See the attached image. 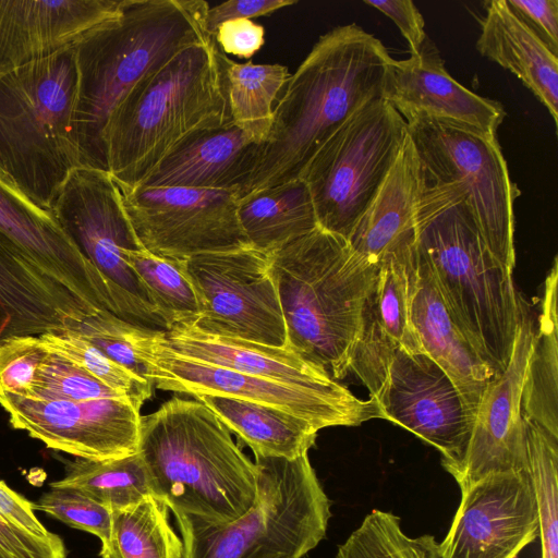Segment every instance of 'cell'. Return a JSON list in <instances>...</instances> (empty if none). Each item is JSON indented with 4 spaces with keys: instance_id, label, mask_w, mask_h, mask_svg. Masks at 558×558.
Returning <instances> with one entry per match:
<instances>
[{
    "instance_id": "obj_1",
    "label": "cell",
    "mask_w": 558,
    "mask_h": 558,
    "mask_svg": "<svg viewBox=\"0 0 558 558\" xmlns=\"http://www.w3.org/2000/svg\"><path fill=\"white\" fill-rule=\"evenodd\" d=\"M392 60L378 38L355 24L322 35L284 85L242 197L300 179L313 155L347 120L383 98Z\"/></svg>"
},
{
    "instance_id": "obj_2",
    "label": "cell",
    "mask_w": 558,
    "mask_h": 558,
    "mask_svg": "<svg viewBox=\"0 0 558 558\" xmlns=\"http://www.w3.org/2000/svg\"><path fill=\"white\" fill-rule=\"evenodd\" d=\"M204 0H122L75 46L74 128L81 167L108 172L104 133L121 101L185 48L210 40Z\"/></svg>"
},
{
    "instance_id": "obj_3",
    "label": "cell",
    "mask_w": 558,
    "mask_h": 558,
    "mask_svg": "<svg viewBox=\"0 0 558 558\" xmlns=\"http://www.w3.org/2000/svg\"><path fill=\"white\" fill-rule=\"evenodd\" d=\"M416 227V254L451 318L494 374L502 373L525 303L512 271L489 251L454 185L423 182Z\"/></svg>"
},
{
    "instance_id": "obj_4",
    "label": "cell",
    "mask_w": 558,
    "mask_h": 558,
    "mask_svg": "<svg viewBox=\"0 0 558 558\" xmlns=\"http://www.w3.org/2000/svg\"><path fill=\"white\" fill-rule=\"evenodd\" d=\"M138 452L153 496L186 518L221 524L257 496V468L198 400L173 397L141 416Z\"/></svg>"
},
{
    "instance_id": "obj_5",
    "label": "cell",
    "mask_w": 558,
    "mask_h": 558,
    "mask_svg": "<svg viewBox=\"0 0 558 558\" xmlns=\"http://www.w3.org/2000/svg\"><path fill=\"white\" fill-rule=\"evenodd\" d=\"M286 347L335 380L349 374L364 302L379 265L322 228L269 253Z\"/></svg>"
},
{
    "instance_id": "obj_6",
    "label": "cell",
    "mask_w": 558,
    "mask_h": 558,
    "mask_svg": "<svg viewBox=\"0 0 558 558\" xmlns=\"http://www.w3.org/2000/svg\"><path fill=\"white\" fill-rule=\"evenodd\" d=\"M230 121L215 39L190 46L110 116L104 133L108 172L119 187H136L186 138Z\"/></svg>"
},
{
    "instance_id": "obj_7",
    "label": "cell",
    "mask_w": 558,
    "mask_h": 558,
    "mask_svg": "<svg viewBox=\"0 0 558 558\" xmlns=\"http://www.w3.org/2000/svg\"><path fill=\"white\" fill-rule=\"evenodd\" d=\"M75 46L0 75V171L50 210L81 167Z\"/></svg>"
},
{
    "instance_id": "obj_8",
    "label": "cell",
    "mask_w": 558,
    "mask_h": 558,
    "mask_svg": "<svg viewBox=\"0 0 558 558\" xmlns=\"http://www.w3.org/2000/svg\"><path fill=\"white\" fill-rule=\"evenodd\" d=\"M254 462L257 496L241 517L214 524L173 514L183 558H303L326 537L331 501L308 453Z\"/></svg>"
},
{
    "instance_id": "obj_9",
    "label": "cell",
    "mask_w": 558,
    "mask_h": 558,
    "mask_svg": "<svg viewBox=\"0 0 558 558\" xmlns=\"http://www.w3.org/2000/svg\"><path fill=\"white\" fill-rule=\"evenodd\" d=\"M124 330L136 356L145 365L146 379L158 389L196 399L219 396L272 407L306 421L318 430L384 418L374 399H359L338 381L316 388L293 386L183 356L166 343L160 330L128 322Z\"/></svg>"
},
{
    "instance_id": "obj_10",
    "label": "cell",
    "mask_w": 558,
    "mask_h": 558,
    "mask_svg": "<svg viewBox=\"0 0 558 558\" xmlns=\"http://www.w3.org/2000/svg\"><path fill=\"white\" fill-rule=\"evenodd\" d=\"M408 124L384 98L347 120L313 155L300 174L318 227L350 236L396 162Z\"/></svg>"
},
{
    "instance_id": "obj_11",
    "label": "cell",
    "mask_w": 558,
    "mask_h": 558,
    "mask_svg": "<svg viewBox=\"0 0 558 558\" xmlns=\"http://www.w3.org/2000/svg\"><path fill=\"white\" fill-rule=\"evenodd\" d=\"M407 124L423 182L459 187L485 244L513 271L514 203L521 192L497 136L430 119Z\"/></svg>"
},
{
    "instance_id": "obj_12",
    "label": "cell",
    "mask_w": 558,
    "mask_h": 558,
    "mask_svg": "<svg viewBox=\"0 0 558 558\" xmlns=\"http://www.w3.org/2000/svg\"><path fill=\"white\" fill-rule=\"evenodd\" d=\"M178 264L199 302V314L186 323L206 333L287 348L269 253L244 246L198 254Z\"/></svg>"
},
{
    "instance_id": "obj_13",
    "label": "cell",
    "mask_w": 558,
    "mask_h": 558,
    "mask_svg": "<svg viewBox=\"0 0 558 558\" xmlns=\"http://www.w3.org/2000/svg\"><path fill=\"white\" fill-rule=\"evenodd\" d=\"M0 238L24 259L95 311L145 325L150 306L105 277L78 250L52 211L32 202L0 171Z\"/></svg>"
},
{
    "instance_id": "obj_14",
    "label": "cell",
    "mask_w": 558,
    "mask_h": 558,
    "mask_svg": "<svg viewBox=\"0 0 558 558\" xmlns=\"http://www.w3.org/2000/svg\"><path fill=\"white\" fill-rule=\"evenodd\" d=\"M140 246L173 260L251 246L238 217V193L193 187H119Z\"/></svg>"
},
{
    "instance_id": "obj_15",
    "label": "cell",
    "mask_w": 558,
    "mask_h": 558,
    "mask_svg": "<svg viewBox=\"0 0 558 558\" xmlns=\"http://www.w3.org/2000/svg\"><path fill=\"white\" fill-rule=\"evenodd\" d=\"M0 405L14 428L78 459L107 461L138 452L140 410L125 399L44 400L4 393Z\"/></svg>"
},
{
    "instance_id": "obj_16",
    "label": "cell",
    "mask_w": 558,
    "mask_h": 558,
    "mask_svg": "<svg viewBox=\"0 0 558 558\" xmlns=\"http://www.w3.org/2000/svg\"><path fill=\"white\" fill-rule=\"evenodd\" d=\"M51 211L81 253L105 277L157 310L150 292L125 259L126 251L142 247L123 209L120 189L109 172L87 167L74 169Z\"/></svg>"
},
{
    "instance_id": "obj_17",
    "label": "cell",
    "mask_w": 558,
    "mask_h": 558,
    "mask_svg": "<svg viewBox=\"0 0 558 558\" xmlns=\"http://www.w3.org/2000/svg\"><path fill=\"white\" fill-rule=\"evenodd\" d=\"M378 405L385 420L435 447L448 473L460 464L473 417L452 380L427 354L397 350Z\"/></svg>"
},
{
    "instance_id": "obj_18",
    "label": "cell",
    "mask_w": 558,
    "mask_h": 558,
    "mask_svg": "<svg viewBox=\"0 0 558 558\" xmlns=\"http://www.w3.org/2000/svg\"><path fill=\"white\" fill-rule=\"evenodd\" d=\"M534 323L532 310L525 302L509 363L487 385L464 457L449 473L461 493L492 474L527 472L526 422L521 397Z\"/></svg>"
},
{
    "instance_id": "obj_19",
    "label": "cell",
    "mask_w": 558,
    "mask_h": 558,
    "mask_svg": "<svg viewBox=\"0 0 558 558\" xmlns=\"http://www.w3.org/2000/svg\"><path fill=\"white\" fill-rule=\"evenodd\" d=\"M538 537L527 472L492 474L461 493L440 558H518Z\"/></svg>"
},
{
    "instance_id": "obj_20",
    "label": "cell",
    "mask_w": 558,
    "mask_h": 558,
    "mask_svg": "<svg viewBox=\"0 0 558 558\" xmlns=\"http://www.w3.org/2000/svg\"><path fill=\"white\" fill-rule=\"evenodd\" d=\"M383 98L407 123L430 119L497 136L506 117L500 102L471 92L450 75L428 39L409 58L391 61Z\"/></svg>"
},
{
    "instance_id": "obj_21",
    "label": "cell",
    "mask_w": 558,
    "mask_h": 558,
    "mask_svg": "<svg viewBox=\"0 0 558 558\" xmlns=\"http://www.w3.org/2000/svg\"><path fill=\"white\" fill-rule=\"evenodd\" d=\"M416 260L389 257L379 264L376 281L363 305L349 373L368 389L377 403L398 349L423 352L411 322Z\"/></svg>"
},
{
    "instance_id": "obj_22",
    "label": "cell",
    "mask_w": 558,
    "mask_h": 558,
    "mask_svg": "<svg viewBox=\"0 0 558 558\" xmlns=\"http://www.w3.org/2000/svg\"><path fill=\"white\" fill-rule=\"evenodd\" d=\"M122 0H0V75L76 44Z\"/></svg>"
},
{
    "instance_id": "obj_23",
    "label": "cell",
    "mask_w": 558,
    "mask_h": 558,
    "mask_svg": "<svg viewBox=\"0 0 558 558\" xmlns=\"http://www.w3.org/2000/svg\"><path fill=\"white\" fill-rule=\"evenodd\" d=\"M263 144L233 124L193 134L138 185L233 191L244 195Z\"/></svg>"
},
{
    "instance_id": "obj_24",
    "label": "cell",
    "mask_w": 558,
    "mask_h": 558,
    "mask_svg": "<svg viewBox=\"0 0 558 558\" xmlns=\"http://www.w3.org/2000/svg\"><path fill=\"white\" fill-rule=\"evenodd\" d=\"M422 186L420 161L408 134L396 162L347 240L352 251L376 265L389 257L415 262Z\"/></svg>"
},
{
    "instance_id": "obj_25",
    "label": "cell",
    "mask_w": 558,
    "mask_h": 558,
    "mask_svg": "<svg viewBox=\"0 0 558 558\" xmlns=\"http://www.w3.org/2000/svg\"><path fill=\"white\" fill-rule=\"evenodd\" d=\"M411 322L422 351L449 376L474 420L483 393L496 375L451 318L430 270L418 256Z\"/></svg>"
},
{
    "instance_id": "obj_26",
    "label": "cell",
    "mask_w": 558,
    "mask_h": 558,
    "mask_svg": "<svg viewBox=\"0 0 558 558\" xmlns=\"http://www.w3.org/2000/svg\"><path fill=\"white\" fill-rule=\"evenodd\" d=\"M162 336L172 350L199 362L293 386L316 388L337 383L323 367L289 348L206 333L186 322L172 323Z\"/></svg>"
},
{
    "instance_id": "obj_27",
    "label": "cell",
    "mask_w": 558,
    "mask_h": 558,
    "mask_svg": "<svg viewBox=\"0 0 558 558\" xmlns=\"http://www.w3.org/2000/svg\"><path fill=\"white\" fill-rule=\"evenodd\" d=\"M477 51L512 72L546 107L558 123V54L508 7L506 0L486 2Z\"/></svg>"
},
{
    "instance_id": "obj_28",
    "label": "cell",
    "mask_w": 558,
    "mask_h": 558,
    "mask_svg": "<svg viewBox=\"0 0 558 558\" xmlns=\"http://www.w3.org/2000/svg\"><path fill=\"white\" fill-rule=\"evenodd\" d=\"M205 404L255 456L294 459L308 453L318 429L279 409L244 400L203 396Z\"/></svg>"
},
{
    "instance_id": "obj_29",
    "label": "cell",
    "mask_w": 558,
    "mask_h": 558,
    "mask_svg": "<svg viewBox=\"0 0 558 558\" xmlns=\"http://www.w3.org/2000/svg\"><path fill=\"white\" fill-rule=\"evenodd\" d=\"M557 257L548 272L524 374L521 407L525 421L558 438Z\"/></svg>"
},
{
    "instance_id": "obj_30",
    "label": "cell",
    "mask_w": 558,
    "mask_h": 558,
    "mask_svg": "<svg viewBox=\"0 0 558 558\" xmlns=\"http://www.w3.org/2000/svg\"><path fill=\"white\" fill-rule=\"evenodd\" d=\"M238 217L250 245L265 253L318 228L312 197L302 179L242 197Z\"/></svg>"
},
{
    "instance_id": "obj_31",
    "label": "cell",
    "mask_w": 558,
    "mask_h": 558,
    "mask_svg": "<svg viewBox=\"0 0 558 558\" xmlns=\"http://www.w3.org/2000/svg\"><path fill=\"white\" fill-rule=\"evenodd\" d=\"M222 81L233 124L263 144L274 120V102L290 77L281 64L238 63L219 49Z\"/></svg>"
},
{
    "instance_id": "obj_32",
    "label": "cell",
    "mask_w": 558,
    "mask_h": 558,
    "mask_svg": "<svg viewBox=\"0 0 558 558\" xmlns=\"http://www.w3.org/2000/svg\"><path fill=\"white\" fill-rule=\"evenodd\" d=\"M50 487L80 489L112 513L153 495L147 469L140 452L107 461L77 458L66 463L64 477L50 483Z\"/></svg>"
},
{
    "instance_id": "obj_33",
    "label": "cell",
    "mask_w": 558,
    "mask_h": 558,
    "mask_svg": "<svg viewBox=\"0 0 558 558\" xmlns=\"http://www.w3.org/2000/svg\"><path fill=\"white\" fill-rule=\"evenodd\" d=\"M112 544L121 558H183L169 508L153 495L112 513Z\"/></svg>"
},
{
    "instance_id": "obj_34",
    "label": "cell",
    "mask_w": 558,
    "mask_h": 558,
    "mask_svg": "<svg viewBox=\"0 0 558 558\" xmlns=\"http://www.w3.org/2000/svg\"><path fill=\"white\" fill-rule=\"evenodd\" d=\"M336 558H440L434 535H407L392 512L372 510L338 547Z\"/></svg>"
},
{
    "instance_id": "obj_35",
    "label": "cell",
    "mask_w": 558,
    "mask_h": 558,
    "mask_svg": "<svg viewBox=\"0 0 558 558\" xmlns=\"http://www.w3.org/2000/svg\"><path fill=\"white\" fill-rule=\"evenodd\" d=\"M525 422L527 474L536 501L542 558H558V438Z\"/></svg>"
},
{
    "instance_id": "obj_36",
    "label": "cell",
    "mask_w": 558,
    "mask_h": 558,
    "mask_svg": "<svg viewBox=\"0 0 558 558\" xmlns=\"http://www.w3.org/2000/svg\"><path fill=\"white\" fill-rule=\"evenodd\" d=\"M49 352L57 353L81 366L97 379L122 395L141 410L151 397L153 385L109 359L98 348L71 328H58L39 335Z\"/></svg>"
},
{
    "instance_id": "obj_37",
    "label": "cell",
    "mask_w": 558,
    "mask_h": 558,
    "mask_svg": "<svg viewBox=\"0 0 558 558\" xmlns=\"http://www.w3.org/2000/svg\"><path fill=\"white\" fill-rule=\"evenodd\" d=\"M125 259L150 292L169 326L192 320L199 314L196 292L178 260L159 257L144 248L126 251Z\"/></svg>"
},
{
    "instance_id": "obj_38",
    "label": "cell",
    "mask_w": 558,
    "mask_h": 558,
    "mask_svg": "<svg viewBox=\"0 0 558 558\" xmlns=\"http://www.w3.org/2000/svg\"><path fill=\"white\" fill-rule=\"evenodd\" d=\"M28 397L70 401L125 399L81 366L49 351L37 369Z\"/></svg>"
},
{
    "instance_id": "obj_39",
    "label": "cell",
    "mask_w": 558,
    "mask_h": 558,
    "mask_svg": "<svg viewBox=\"0 0 558 558\" xmlns=\"http://www.w3.org/2000/svg\"><path fill=\"white\" fill-rule=\"evenodd\" d=\"M35 509L62 521L71 527L97 536L100 554L112 550V512L83 492L72 487H56L45 493Z\"/></svg>"
},
{
    "instance_id": "obj_40",
    "label": "cell",
    "mask_w": 558,
    "mask_h": 558,
    "mask_svg": "<svg viewBox=\"0 0 558 558\" xmlns=\"http://www.w3.org/2000/svg\"><path fill=\"white\" fill-rule=\"evenodd\" d=\"M47 354L48 350L39 335L1 338L0 396H31L37 369Z\"/></svg>"
},
{
    "instance_id": "obj_41",
    "label": "cell",
    "mask_w": 558,
    "mask_h": 558,
    "mask_svg": "<svg viewBox=\"0 0 558 558\" xmlns=\"http://www.w3.org/2000/svg\"><path fill=\"white\" fill-rule=\"evenodd\" d=\"M124 325L125 320L102 311L84 318L71 329L78 332L113 362L146 379L145 365L136 356L132 343L128 340Z\"/></svg>"
},
{
    "instance_id": "obj_42",
    "label": "cell",
    "mask_w": 558,
    "mask_h": 558,
    "mask_svg": "<svg viewBox=\"0 0 558 558\" xmlns=\"http://www.w3.org/2000/svg\"><path fill=\"white\" fill-rule=\"evenodd\" d=\"M0 558H65V548L60 536L36 537L0 515Z\"/></svg>"
},
{
    "instance_id": "obj_43",
    "label": "cell",
    "mask_w": 558,
    "mask_h": 558,
    "mask_svg": "<svg viewBox=\"0 0 558 558\" xmlns=\"http://www.w3.org/2000/svg\"><path fill=\"white\" fill-rule=\"evenodd\" d=\"M509 9L558 54V0H506Z\"/></svg>"
},
{
    "instance_id": "obj_44",
    "label": "cell",
    "mask_w": 558,
    "mask_h": 558,
    "mask_svg": "<svg viewBox=\"0 0 558 558\" xmlns=\"http://www.w3.org/2000/svg\"><path fill=\"white\" fill-rule=\"evenodd\" d=\"M218 48L225 54L250 59L265 44V28L248 19L223 22L214 35Z\"/></svg>"
},
{
    "instance_id": "obj_45",
    "label": "cell",
    "mask_w": 558,
    "mask_h": 558,
    "mask_svg": "<svg viewBox=\"0 0 558 558\" xmlns=\"http://www.w3.org/2000/svg\"><path fill=\"white\" fill-rule=\"evenodd\" d=\"M364 3L383 12L397 25L408 41L411 53L420 51L427 40L425 23L411 0H364Z\"/></svg>"
},
{
    "instance_id": "obj_46",
    "label": "cell",
    "mask_w": 558,
    "mask_h": 558,
    "mask_svg": "<svg viewBox=\"0 0 558 558\" xmlns=\"http://www.w3.org/2000/svg\"><path fill=\"white\" fill-rule=\"evenodd\" d=\"M295 3V0H229L213 8L209 7L205 17V28L207 34L214 37L216 29L223 22L269 15Z\"/></svg>"
},
{
    "instance_id": "obj_47",
    "label": "cell",
    "mask_w": 558,
    "mask_h": 558,
    "mask_svg": "<svg viewBox=\"0 0 558 558\" xmlns=\"http://www.w3.org/2000/svg\"><path fill=\"white\" fill-rule=\"evenodd\" d=\"M0 515L9 523L39 538L53 539L57 534L49 532L35 514V504L12 490L0 480Z\"/></svg>"
},
{
    "instance_id": "obj_48",
    "label": "cell",
    "mask_w": 558,
    "mask_h": 558,
    "mask_svg": "<svg viewBox=\"0 0 558 558\" xmlns=\"http://www.w3.org/2000/svg\"><path fill=\"white\" fill-rule=\"evenodd\" d=\"M8 336H11L10 318L0 307V339Z\"/></svg>"
}]
</instances>
